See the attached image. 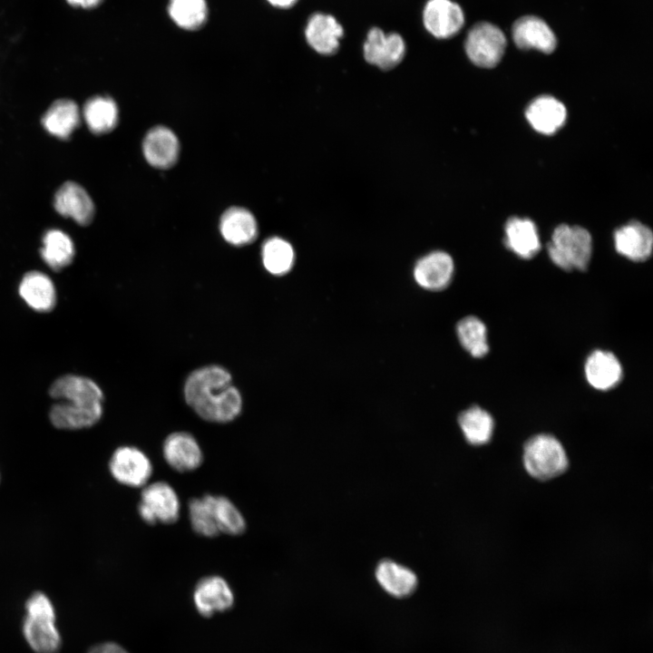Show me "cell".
I'll return each mask as SVG.
<instances>
[{"label":"cell","mask_w":653,"mask_h":653,"mask_svg":"<svg viewBox=\"0 0 653 653\" xmlns=\"http://www.w3.org/2000/svg\"><path fill=\"white\" fill-rule=\"evenodd\" d=\"M184 398L200 417L211 423L231 422L242 410V397L229 372L217 365L190 373L184 385Z\"/></svg>","instance_id":"6da1fadb"},{"label":"cell","mask_w":653,"mask_h":653,"mask_svg":"<svg viewBox=\"0 0 653 653\" xmlns=\"http://www.w3.org/2000/svg\"><path fill=\"white\" fill-rule=\"evenodd\" d=\"M49 394L62 401L54 404L50 411V420L56 428L75 430L91 427L102 415V391L90 378L63 375L53 383Z\"/></svg>","instance_id":"7a4b0ae2"},{"label":"cell","mask_w":653,"mask_h":653,"mask_svg":"<svg viewBox=\"0 0 653 653\" xmlns=\"http://www.w3.org/2000/svg\"><path fill=\"white\" fill-rule=\"evenodd\" d=\"M23 636L35 653H58L62 637L56 626L55 608L44 592L33 593L24 604Z\"/></svg>","instance_id":"3957f363"},{"label":"cell","mask_w":653,"mask_h":653,"mask_svg":"<svg viewBox=\"0 0 653 653\" xmlns=\"http://www.w3.org/2000/svg\"><path fill=\"white\" fill-rule=\"evenodd\" d=\"M551 260L560 268L585 270L592 254V239L580 226L559 225L547 245Z\"/></svg>","instance_id":"277c9868"},{"label":"cell","mask_w":653,"mask_h":653,"mask_svg":"<svg viewBox=\"0 0 653 653\" xmlns=\"http://www.w3.org/2000/svg\"><path fill=\"white\" fill-rule=\"evenodd\" d=\"M523 464L527 473L533 478L549 480L566 470L568 458L557 438L542 434L526 442L523 449Z\"/></svg>","instance_id":"5b68a950"},{"label":"cell","mask_w":653,"mask_h":653,"mask_svg":"<svg viewBox=\"0 0 653 653\" xmlns=\"http://www.w3.org/2000/svg\"><path fill=\"white\" fill-rule=\"evenodd\" d=\"M138 513L148 524H171L178 521L180 502L174 488L166 482H149L142 487Z\"/></svg>","instance_id":"8992f818"},{"label":"cell","mask_w":653,"mask_h":653,"mask_svg":"<svg viewBox=\"0 0 653 653\" xmlns=\"http://www.w3.org/2000/svg\"><path fill=\"white\" fill-rule=\"evenodd\" d=\"M507 46L502 30L489 22L474 24L467 34L464 47L468 58L475 65L492 68L502 60Z\"/></svg>","instance_id":"52a82bcc"},{"label":"cell","mask_w":653,"mask_h":653,"mask_svg":"<svg viewBox=\"0 0 653 653\" xmlns=\"http://www.w3.org/2000/svg\"><path fill=\"white\" fill-rule=\"evenodd\" d=\"M109 470L121 484L140 488L149 483L153 466L142 450L136 446L124 445L117 448L112 454Z\"/></svg>","instance_id":"ba28073f"},{"label":"cell","mask_w":653,"mask_h":653,"mask_svg":"<svg viewBox=\"0 0 653 653\" xmlns=\"http://www.w3.org/2000/svg\"><path fill=\"white\" fill-rule=\"evenodd\" d=\"M193 603L203 617H211L230 609L234 604V593L228 581L219 575L200 579L193 590Z\"/></svg>","instance_id":"9c48e42d"},{"label":"cell","mask_w":653,"mask_h":653,"mask_svg":"<svg viewBox=\"0 0 653 653\" xmlns=\"http://www.w3.org/2000/svg\"><path fill=\"white\" fill-rule=\"evenodd\" d=\"M405 54V44L395 33L385 34L380 28H371L364 44L365 59L382 70H391L401 63Z\"/></svg>","instance_id":"30bf717a"},{"label":"cell","mask_w":653,"mask_h":653,"mask_svg":"<svg viewBox=\"0 0 653 653\" xmlns=\"http://www.w3.org/2000/svg\"><path fill=\"white\" fill-rule=\"evenodd\" d=\"M162 455L167 464L179 473L195 471L203 462V453L198 440L183 431L171 433L165 438Z\"/></svg>","instance_id":"8fae6325"},{"label":"cell","mask_w":653,"mask_h":653,"mask_svg":"<svg viewBox=\"0 0 653 653\" xmlns=\"http://www.w3.org/2000/svg\"><path fill=\"white\" fill-rule=\"evenodd\" d=\"M423 20L432 35L444 39L460 32L464 24V14L461 6L452 0H428Z\"/></svg>","instance_id":"7c38bea8"},{"label":"cell","mask_w":653,"mask_h":653,"mask_svg":"<svg viewBox=\"0 0 653 653\" xmlns=\"http://www.w3.org/2000/svg\"><path fill=\"white\" fill-rule=\"evenodd\" d=\"M512 36L516 46L521 50L533 49L551 54L557 46V38L552 29L535 15H525L516 20L512 28Z\"/></svg>","instance_id":"4fadbf2b"},{"label":"cell","mask_w":653,"mask_h":653,"mask_svg":"<svg viewBox=\"0 0 653 653\" xmlns=\"http://www.w3.org/2000/svg\"><path fill=\"white\" fill-rule=\"evenodd\" d=\"M614 245L617 252L627 258L645 261L652 252L653 233L646 225L630 221L614 232Z\"/></svg>","instance_id":"5bb4252c"},{"label":"cell","mask_w":653,"mask_h":653,"mask_svg":"<svg viewBox=\"0 0 653 653\" xmlns=\"http://www.w3.org/2000/svg\"><path fill=\"white\" fill-rule=\"evenodd\" d=\"M146 161L153 167L168 169L175 164L180 152V143L173 132L164 126L150 130L142 143Z\"/></svg>","instance_id":"9a60e30c"},{"label":"cell","mask_w":653,"mask_h":653,"mask_svg":"<svg viewBox=\"0 0 653 653\" xmlns=\"http://www.w3.org/2000/svg\"><path fill=\"white\" fill-rule=\"evenodd\" d=\"M453 269V260L449 254L434 251L417 261L414 268V277L422 288L441 290L450 283Z\"/></svg>","instance_id":"2e32d148"},{"label":"cell","mask_w":653,"mask_h":653,"mask_svg":"<svg viewBox=\"0 0 653 653\" xmlns=\"http://www.w3.org/2000/svg\"><path fill=\"white\" fill-rule=\"evenodd\" d=\"M305 34L308 44L316 52L329 55L338 50L343 27L332 15L317 13L309 18Z\"/></svg>","instance_id":"e0dca14e"},{"label":"cell","mask_w":653,"mask_h":653,"mask_svg":"<svg viewBox=\"0 0 653 653\" xmlns=\"http://www.w3.org/2000/svg\"><path fill=\"white\" fill-rule=\"evenodd\" d=\"M584 372L589 384L602 391L616 386L622 378L620 362L609 351H593L586 360Z\"/></svg>","instance_id":"ac0fdd59"},{"label":"cell","mask_w":653,"mask_h":653,"mask_svg":"<svg viewBox=\"0 0 653 653\" xmlns=\"http://www.w3.org/2000/svg\"><path fill=\"white\" fill-rule=\"evenodd\" d=\"M525 115L535 131L551 135L564 124L567 111L563 103L559 100L544 95L536 98L531 102Z\"/></svg>","instance_id":"d6986e66"},{"label":"cell","mask_w":653,"mask_h":653,"mask_svg":"<svg viewBox=\"0 0 653 653\" xmlns=\"http://www.w3.org/2000/svg\"><path fill=\"white\" fill-rule=\"evenodd\" d=\"M54 207L61 215L70 217L81 225L88 224L94 213L90 196L74 182L64 183L58 190L54 197Z\"/></svg>","instance_id":"ffe728a7"},{"label":"cell","mask_w":653,"mask_h":653,"mask_svg":"<svg viewBox=\"0 0 653 653\" xmlns=\"http://www.w3.org/2000/svg\"><path fill=\"white\" fill-rule=\"evenodd\" d=\"M219 230L223 239L234 246H245L253 242L258 235V224L250 211L240 207H231L221 216Z\"/></svg>","instance_id":"44dd1931"},{"label":"cell","mask_w":653,"mask_h":653,"mask_svg":"<svg viewBox=\"0 0 653 653\" xmlns=\"http://www.w3.org/2000/svg\"><path fill=\"white\" fill-rule=\"evenodd\" d=\"M504 244L521 258L529 259L541 249L535 224L529 219L512 217L505 224Z\"/></svg>","instance_id":"7402d4cb"},{"label":"cell","mask_w":653,"mask_h":653,"mask_svg":"<svg viewBox=\"0 0 653 653\" xmlns=\"http://www.w3.org/2000/svg\"><path fill=\"white\" fill-rule=\"evenodd\" d=\"M19 294L25 303L39 312H48L56 302V293L51 278L39 271L25 274L19 285Z\"/></svg>","instance_id":"603a6c76"},{"label":"cell","mask_w":653,"mask_h":653,"mask_svg":"<svg viewBox=\"0 0 653 653\" xmlns=\"http://www.w3.org/2000/svg\"><path fill=\"white\" fill-rule=\"evenodd\" d=\"M375 577L387 593L397 598L411 595L417 585V578L411 570L392 560L381 561Z\"/></svg>","instance_id":"cb8c5ba5"},{"label":"cell","mask_w":653,"mask_h":653,"mask_svg":"<svg viewBox=\"0 0 653 653\" xmlns=\"http://www.w3.org/2000/svg\"><path fill=\"white\" fill-rule=\"evenodd\" d=\"M458 422L466 441L471 444H484L492 436L493 418L480 406L474 405L463 411L459 415Z\"/></svg>","instance_id":"d4e9b609"},{"label":"cell","mask_w":653,"mask_h":653,"mask_svg":"<svg viewBox=\"0 0 653 653\" xmlns=\"http://www.w3.org/2000/svg\"><path fill=\"white\" fill-rule=\"evenodd\" d=\"M43 244L41 256L51 268L60 270L72 262L74 248L66 233L51 229L44 234Z\"/></svg>","instance_id":"484cf974"},{"label":"cell","mask_w":653,"mask_h":653,"mask_svg":"<svg viewBox=\"0 0 653 653\" xmlns=\"http://www.w3.org/2000/svg\"><path fill=\"white\" fill-rule=\"evenodd\" d=\"M79 122V111L76 104L68 100L54 102L43 119L44 128L53 135L67 138Z\"/></svg>","instance_id":"4316f807"},{"label":"cell","mask_w":653,"mask_h":653,"mask_svg":"<svg viewBox=\"0 0 653 653\" xmlns=\"http://www.w3.org/2000/svg\"><path fill=\"white\" fill-rule=\"evenodd\" d=\"M168 14L181 29L197 30L207 20L208 5L206 0H170Z\"/></svg>","instance_id":"83f0119b"},{"label":"cell","mask_w":653,"mask_h":653,"mask_svg":"<svg viewBox=\"0 0 653 653\" xmlns=\"http://www.w3.org/2000/svg\"><path fill=\"white\" fill-rule=\"evenodd\" d=\"M83 115L90 130L95 133L112 131L118 121V109L109 97H95L87 102Z\"/></svg>","instance_id":"f1b7e54d"},{"label":"cell","mask_w":653,"mask_h":653,"mask_svg":"<svg viewBox=\"0 0 653 653\" xmlns=\"http://www.w3.org/2000/svg\"><path fill=\"white\" fill-rule=\"evenodd\" d=\"M463 347L474 357H482L489 351L487 329L484 323L473 316L461 319L456 326Z\"/></svg>","instance_id":"f546056e"},{"label":"cell","mask_w":653,"mask_h":653,"mask_svg":"<svg viewBox=\"0 0 653 653\" xmlns=\"http://www.w3.org/2000/svg\"><path fill=\"white\" fill-rule=\"evenodd\" d=\"M262 261L265 268L272 275L288 273L294 263V250L285 239L273 237L262 246Z\"/></svg>","instance_id":"4dcf8cb0"},{"label":"cell","mask_w":653,"mask_h":653,"mask_svg":"<svg viewBox=\"0 0 653 653\" xmlns=\"http://www.w3.org/2000/svg\"><path fill=\"white\" fill-rule=\"evenodd\" d=\"M213 494L192 498L189 502V519L192 530L199 535L213 538L219 534L213 510Z\"/></svg>","instance_id":"1f68e13d"},{"label":"cell","mask_w":653,"mask_h":653,"mask_svg":"<svg viewBox=\"0 0 653 653\" xmlns=\"http://www.w3.org/2000/svg\"><path fill=\"white\" fill-rule=\"evenodd\" d=\"M212 502L219 534L238 536L246 531V520L232 501L223 495H213Z\"/></svg>","instance_id":"d6a6232c"},{"label":"cell","mask_w":653,"mask_h":653,"mask_svg":"<svg viewBox=\"0 0 653 653\" xmlns=\"http://www.w3.org/2000/svg\"><path fill=\"white\" fill-rule=\"evenodd\" d=\"M87 653H129L122 646L116 642L106 641L93 645Z\"/></svg>","instance_id":"836d02e7"},{"label":"cell","mask_w":653,"mask_h":653,"mask_svg":"<svg viewBox=\"0 0 653 653\" xmlns=\"http://www.w3.org/2000/svg\"><path fill=\"white\" fill-rule=\"evenodd\" d=\"M71 5L74 6H80L83 8H90L98 5L102 0H67Z\"/></svg>","instance_id":"e575fe53"},{"label":"cell","mask_w":653,"mask_h":653,"mask_svg":"<svg viewBox=\"0 0 653 653\" xmlns=\"http://www.w3.org/2000/svg\"><path fill=\"white\" fill-rule=\"evenodd\" d=\"M270 5L279 8L292 6L297 0H267Z\"/></svg>","instance_id":"d590c367"}]
</instances>
